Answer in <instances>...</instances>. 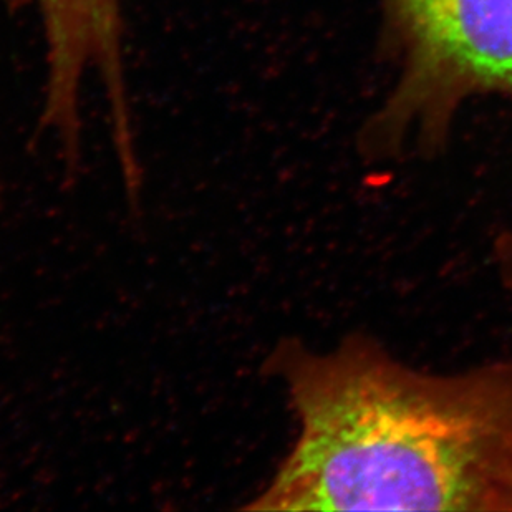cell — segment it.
<instances>
[{
  "label": "cell",
  "mask_w": 512,
  "mask_h": 512,
  "mask_svg": "<svg viewBox=\"0 0 512 512\" xmlns=\"http://www.w3.org/2000/svg\"><path fill=\"white\" fill-rule=\"evenodd\" d=\"M262 372L299 430L244 509L489 512L512 433V358L426 372L353 332L325 352L279 340Z\"/></svg>",
  "instance_id": "obj_1"
},
{
  "label": "cell",
  "mask_w": 512,
  "mask_h": 512,
  "mask_svg": "<svg viewBox=\"0 0 512 512\" xmlns=\"http://www.w3.org/2000/svg\"><path fill=\"white\" fill-rule=\"evenodd\" d=\"M380 49L397 82L368 116V161L445 150L464 102L512 98V0H380Z\"/></svg>",
  "instance_id": "obj_2"
},
{
  "label": "cell",
  "mask_w": 512,
  "mask_h": 512,
  "mask_svg": "<svg viewBox=\"0 0 512 512\" xmlns=\"http://www.w3.org/2000/svg\"><path fill=\"white\" fill-rule=\"evenodd\" d=\"M45 40L42 128L57 140L72 178L82 158V92L95 73L108 105L116 156L126 189L140 188L133 113L123 57L121 0H35Z\"/></svg>",
  "instance_id": "obj_3"
},
{
  "label": "cell",
  "mask_w": 512,
  "mask_h": 512,
  "mask_svg": "<svg viewBox=\"0 0 512 512\" xmlns=\"http://www.w3.org/2000/svg\"><path fill=\"white\" fill-rule=\"evenodd\" d=\"M489 512H512V433L494 483Z\"/></svg>",
  "instance_id": "obj_4"
},
{
  "label": "cell",
  "mask_w": 512,
  "mask_h": 512,
  "mask_svg": "<svg viewBox=\"0 0 512 512\" xmlns=\"http://www.w3.org/2000/svg\"><path fill=\"white\" fill-rule=\"evenodd\" d=\"M493 261L504 290L512 295V229L499 232L494 239Z\"/></svg>",
  "instance_id": "obj_5"
}]
</instances>
